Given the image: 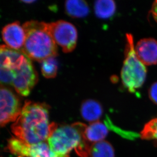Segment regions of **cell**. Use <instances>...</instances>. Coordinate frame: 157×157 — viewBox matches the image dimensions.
I'll use <instances>...</instances> for the list:
<instances>
[{"mask_svg":"<svg viewBox=\"0 0 157 157\" xmlns=\"http://www.w3.org/2000/svg\"><path fill=\"white\" fill-rule=\"evenodd\" d=\"M49 105L27 100L11 130L17 138L29 144L47 141L52 123L49 121Z\"/></svg>","mask_w":157,"mask_h":157,"instance_id":"6da1fadb","label":"cell"},{"mask_svg":"<svg viewBox=\"0 0 157 157\" xmlns=\"http://www.w3.org/2000/svg\"><path fill=\"white\" fill-rule=\"evenodd\" d=\"M25 39L21 52L31 59L41 62L57 55V45L51 35L48 23L37 21L25 22L22 25Z\"/></svg>","mask_w":157,"mask_h":157,"instance_id":"7a4b0ae2","label":"cell"},{"mask_svg":"<svg viewBox=\"0 0 157 157\" xmlns=\"http://www.w3.org/2000/svg\"><path fill=\"white\" fill-rule=\"evenodd\" d=\"M86 126L80 122L61 126L52 123L51 134L47 140L51 151L58 157H69L72 150H75L85 140Z\"/></svg>","mask_w":157,"mask_h":157,"instance_id":"3957f363","label":"cell"},{"mask_svg":"<svg viewBox=\"0 0 157 157\" xmlns=\"http://www.w3.org/2000/svg\"><path fill=\"white\" fill-rule=\"evenodd\" d=\"M126 41L125 58L121 71V79L124 87L130 93H134L145 82L147 68L137 56L132 35L127 34Z\"/></svg>","mask_w":157,"mask_h":157,"instance_id":"277c9868","label":"cell"},{"mask_svg":"<svg viewBox=\"0 0 157 157\" xmlns=\"http://www.w3.org/2000/svg\"><path fill=\"white\" fill-rule=\"evenodd\" d=\"M7 70L12 75L11 86L17 93L22 96H28L38 80V74L30 58L19 67Z\"/></svg>","mask_w":157,"mask_h":157,"instance_id":"5b68a950","label":"cell"},{"mask_svg":"<svg viewBox=\"0 0 157 157\" xmlns=\"http://www.w3.org/2000/svg\"><path fill=\"white\" fill-rule=\"evenodd\" d=\"M48 28L56 45L65 53L72 52L77 44V31L72 24L60 20L48 23Z\"/></svg>","mask_w":157,"mask_h":157,"instance_id":"8992f818","label":"cell"},{"mask_svg":"<svg viewBox=\"0 0 157 157\" xmlns=\"http://www.w3.org/2000/svg\"><path fill=\"white\" fill-rule=\"evenodd\" d=\"M0 106L1 127L10 122H15L19 117L22 108L17 95L3 85H1L0 89Z\"/></svg>","mask_w":157,"mask_h":157,"instance_id":"52a82bcc","label":"cell"},{"mask_svg":"<svg viewBox=\"0 0 157 157\" xmlns=\"http://www.w3.org/2000/svg\"><path fill=\"white\" fill-rule=\"evenodd\" d=\"M2 38L6 46L21 51L25 42V33L24 27L18 21L8 24L3 28Z\"/></svg>","mask_w":157,"mask_h":157,"instance_id":"ba28073f","label":"cell"},{"mask_svg":"<svg viewBox=\"0 0 157 157\" xmlns=\"http://www.w3.org/2000/svg\"><path fill=\"white\" fill-rule=\"evenodd\" d=\"M75 151L80 157H114L113 146L105 140L93 144L85 140Z\"/></svg>","mask_w":157,"mask_h":157,"instance_id":"9c48e42d","label":"cell"},{"mask_svg":"<svg viewBox=\"0 0 157 157\" xmlns=\"http://www.w3.org/2000/svg\"><path fill=\"white\" fill-rule=\"evenodd\" d=\"M135 52L138 59L145 65L157 64V41L153 38L140 40L135 46Z\"/></svg>","mask_w":157,"mask_h":157,"instance_id":"30bf717a","label":"cell"},{"mask_svg":"<svg viewBox=\"0 0 157 157\" xmlns=\"http://www.w3.org/2000/svg\"><path fill=\"white\" fill-rule=\"evenodd\" d=\"M19 156L22 157H58L51 151L48 144L45 141L32 144L23 142L19 150Z\"/></svg>","mask_w":157,"mask_h":157,"instance_id":"8fae6325","label":"cell"},{"mask_svg":"<svg viewBox=\"0 0 157 157\" xmlns=\"http://www.w3.org/2000/svg\"><path fill=\"white\" fill-rule=\"evenodd\" d=\"M108 130L109 128L105 122L104 124L99 121L94 122L86 126L84 138L90 144L100 142L104 140L108 135Z\"/></svg>","mask_w":157,"mask_h":157,"instance_id":"7c38bea8","label":"cell"},{"mask_svg":"<svg viewBox=\"0 0 157 157\" xmlns=\"http://www.w3.org/2000/svg\"><path fill=\"white\" fill-rule=\"evenodd\" d=\"M103 109L101 104L94 100H86L81 106L82 117L87 122H97L102 115Z\"/></svg>","mask_w":157,"mask_h":157,"instance_id":"4fadbf2b","label":"cell"},{"mask_svg":"<svg viewBox=\"0 0 157 157\" xmlns=\"http://www.w3.org/2000/svg\"><path fill=\"white\" fill-rule=\"evenodd\" d=\"M65 10L68 15L73 18L85 17L90 12L87 3L82 0H68L66 1Z\"/></svg>","mask_w":157,"mask_h":157,"instance_id":"5bb4252c","label":"cell"},{"mask_svg":"<svg viewBox=\"0 0 157 157\" xmlns=\"http://www.w3.org/2000/svg\"><path fill=\"white\" fill-rule=\"evenodd\" d=\"M94 10L97 17L107 19L113 17L116 10V4L112 0H99L95 2Z\"/></svg>","mask_w":157,"mask_h":157,"instance_id":"9a60e30c","label":"cell"},{"mask_svg":"<svg viewBox=\"0 0 157 157\" xmlns=\"http://www.w3.org/2000/svg\"><path fill=\"white\" fill-rule=\"evenodd\" d=\"M42 74L46 78H53L56 76L58 71V63L55 57H50L42 61Z\"/></svg>","mask_w":157,"mask_h":157,"instance_id":"2e32d148","label":"cell"},{"mask_svg":"<svg viewBox=\"0 0 157 157\" xmlns=\"http://www.w3.org/2000/svg\"><path fill=\"white\" fill-rule=\"evenodd\" d=\"M142 140L157 142V117L147 122L140 134Z\"/></svg>","mask_w":157,"mask_h":157,"instance_id":"e0dca14e","label":"cell"},{"mask_svg":"<svg viewBox=\"0 0 157 157\" xmlns=\"http://www.w3.org/2000/svg\"><path fill=\"white\" fill-rule=\"evenodd\" d=\"M148 94L151 101L157 105V82L151 85L149 90Z\"/></svg>","mask_w":157,"mask_h":157,"instance_id":"ac0fdd59","label":"cell"},{"mask_svg":"<svg viewBox=\"0 0 157 157\" xmlns=\"http://www.w3.org/2000/svg\"><path fill=\"white\" fill-rule=\"evenodd\" d=\"M151 15L157 23V1H155L151 6Z\"/></svg>","mask_w":157,"mask_h":157,"instance_id":"d6986e66","label":"cell"},{"mask_svg":"<svg viewBox=\"0 0 157 157\" xmlns=\"http://www.w3.org/2000/svg\"><path fill=\"white\" fill-rule=\"evenodd\" d=\"M22 2L26 3V4H30V3H33L35 1H32V0H28V1H21Z\"/></svg>","mask_w":157,"mask_h":157,"instance_id":"ffe728a7","label":"cell"},{"mask_svg":"<svg viewBox=\"0 0 157 157\" xmlns=\"http://www.w3.org/2000/svg\"></svg>","mask_w":157,"mask_h":157,"instance_id":"44dd1931","label":"cell"}]
</instances>
